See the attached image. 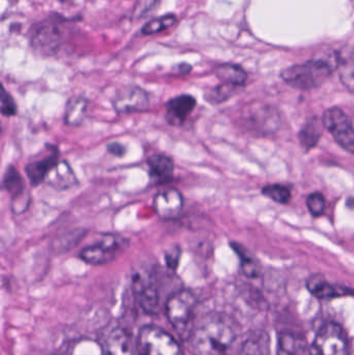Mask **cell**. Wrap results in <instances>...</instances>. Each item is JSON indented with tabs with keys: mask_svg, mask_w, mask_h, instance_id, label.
Returning <instances> with one entry per match:
<instances>
[{
	"mask_svg": "<svg viewBox=\"0 0 354 355\" xmlns=\"http://www.w3.org/2000/svg\"><path fill=\"white\" fill-rule=\"evenodd\" d=\"M236 337V325L230 317L209 314L195 323L189 339L193 355H227Z\"/></svg>",
	"mask_w": 354,
	"mask_h": 355,
	"instance_id": "obj_1",
	"label": "cell"
},
{
	"mask_svg": "<svg viewBox=\"0 0 354 355\" xmlns=\"http://www.w3.org/2000/svg\"><path fill=\"white\" fill-rule=\"evenodd\" d=\"M341 58L336 52H330L324 58L308 60L284 69L281 73L283 80L301 91H310L321 87L340 64Z\"/></svg>",
	"mask_w": 354,
	"mask_h": 355,
	"instance_id": "obj_2",
	"label": "cell"
},
{
	"mask_svg": "<svg viewBox=\"0 0 354 355\" xmlns=\"http://www.w3.org/2000/svg\"><path fill=\"white\" fill-rule=\"evenodd\" d=\"M70 22L62 15L55 14L35 24L30 33L33 49L44 56L55 54L66 43Z\"/></svg>",
	"mask_w": 354,
	"mask_h": 355,
	"instance_id": "obj_3",
	"label": "cell"
},
{
	"mask_svg": "<svg viewBox=\"0 0 354 355\" xmlns=\"http://www.w3.org/2000/svg\"><path fill=\"white\" fill-rule=\"evenodd\" d=\"M197 297L188 289H181L170 294L166 304V317L172 329L183 339H189L195 324Z\"/></svg>",
	"mask_w": 354,
	"mask_h": 355,
	"instance_id": "obj_4",
	"label": "cell"
},
{
	"mask_svg": "<svg viewBox=\"0 0 354 355\" xmlns=\"http://www.w3.org/2000/svg\"><path fill=\"white\" fill-rule=\"evenodd\" d=\"M136 352L139 355H184L177 340L155 325L141 327L137 336Z\"/></svg>",
	"mask_w": 354,
	"mask_h": 355,
	"instance_id": "obj_5",
	"label": "cell"
},
{
	"mask_svg": "<svg viewBox=\"0 0 354 355\" xmlns=\"http://www.w3.org/2000/svg\"><path fill=\"white\" fill-rule=\"evenodd\" d=\"M129 243L125 238L114 234H105L95 243L85 246L79 252V259L91 266H102L114 262Z\"/></svg>",
	"mask_w": 354,
	"mask_h": 355,
	"instance_id": "obj_6",
	"label": "cell"
},
{
	"mask_svg": "<svg viewBox=\"0 0 354 355\" xmlns=\"http://www.w3.org/2000/svg\"><path fill=\"white\" fill-rule=\"evenodd\" d=\"M316 355H351L348 338L342 327L326 323L316 335L314 342Z\"/></svg>",
	"mask_w": 354,
	"mask_h": 355,
	"instance_id": "obj_7",
	"label": "cell"
},
{
	"mask_svg": "<svg viewBox=\"0 0 354 355\" xmlns=\"http://www.w3.org/2000/svg\"><path fill=\"white\" fill-rule=\"evenodd\" d=\"M324 128L330 131L342 149L354 154V128L351 119L339 107L328 108L324 114Z\"/></svg>",
	"mask_w": 354,
	"mask_h": 355,
	"instance_id": "obj_8",
	"label": "cell"
},
{
	"mask_svg": "<svg viewBox=\"0 0 354 355\" xmlns=\"http://www.w3.org/2000/svg\"><path fill=\"white\" fill-rule=\"evenodd\" d=\"M112 107L120 114L147 112L150 107L149 93L137 85L121 87L112 99Z\"/></svg>",
	"mask_w": 354,
	"mask_h": 355,
	"instance_id": "obj_9",
	"label": "cell"
},
{
	"mask_svg": "<svg viewBox=\"0 0 354 355\" xmlns=\"http://www.w3.org/2000/svg\"><path fill=\"white\" fill-rule=\"evenodd\" d=\"M132 291L143 312L148 315L157 314L159 293L155 282L149 273L139 270L132 275Z\"/></svg>",
	"mask_w": 354,
	"mask_h": 355,
	"instance_id": "obj_10",
	"label": "cell"
},
{
	"mask_svg": "<svg viewBox=\"0 0 354 355\" xmlns=\"http://www.w3.org/2000/svg\"><path fill=\"white\" fill-rule=\"evenodd\" d=\"M153 208L159 218L174 220L182 214L184 198L176 188H166L156 193Z\"/></svg>",
	"mask_w": 354,
	"mask_h": 355,
	"instance_id": "obj_11",
	"label": "cell"
},
{
	"mask_svg": "<svg viewBox=\"0 0 354 355\" xmlns=\"http://www.w3.org/2000/svg\"><path fill=\"white\" fill-rule=\"evenodd\" d=\"M2 187L12 198V209L15 213L23 212L28 206L29 200H26V188L25 182L20 173L14 166H8L2 178Z\"/></svg>",
	"mask_w": 354,
	"mask_h": 355,
	"instance_id": "obj_12",
	"label": "cell"
},
{
	"mask_svg": "<svg viewBox=\"0 0 354 355\" xmlns=\"http://www.w3.org/2000/svg\"><path fill=\"white\" fill-rule=\"evenodd\" d=\"M197 106V99L189 94L176 96L166 102V121L170 126L182 127Z\"/></svg>",
	"mask_w": 354,
	"mask_h": 355,
	"instance_id": "obj_13",
	"label": "cell"
},
{
	"mask_svg": "<svg viewBox=\"0 0 354 355\" xmlns=\"http://www.w3.org/2000/svg\"><path fill=\"white\" fill-rule=\"evenodd\" d=\"M49 151L47 155L43 156L41 159L29 162L25 166V173L28 178L29 183L33 187H37L39 184L45 182L46 178L50 171L60 162V151L55 146H49Z\"/></svg>",
	"mask_w": 354,
	"mask_h": 355,
	"instance_id": "obj_14",
	"label": "cell"
},
{
	"mask_svg": "<svg viewBox=\"0 0 354 355\" xmlns=\"http://www.w3.org/2000/svg\"><path fill=\"white\" fill-rule=\"evenodd\" d=\"M148 170L154 185H168L175 176L174 160L166 154L157 153L148 157Z\"/></svg>",
	"mask_w": 354,
	"mask_h": 355,
	"instance_id": "obj_15",
	"label": "cell"
},
{
	"mask_svg": "<svg viewBox=\"0 0 354 355\" xmlns=\"http://www.w3.org/2000/svg\"><path fill=\"white\" fill-rule=\"evenodd\" d=\"M45 183L54 189L64 191L78 185L79 182L70 164L67 160H60L50 171Z\"/></svg>",
	"mask_w": 354,
	"mask_h": 355,
	"instance_id": "obj_16",
	"label": "cell"
},
{
	"mask_svg": "<svg viewBox=\"0 0 354 355\" xmlns=\"http://www.w3.org/2000/svg\"><path fill=\"white\" fill-rule=\"evenodd\" d=\"M247 119L251 123V126L254 127V130L262 135L274 132L280 126L278 112L272 110V107H253V110H249Z\"/></svg>",
	"mask_w": 354,
	"mask_h": 355,
	"instance_id": "obj_17",
	"label": "cell"
},
{
	"mask_svg": "<svg viewBox=\"0 0 354 355\" xmlns=\"http://www.w3.org/2000/svg\"><path fill=\"white\" fill-rule=\"evenodd\" d=\"M308 290L319 300H332L341 296L351 295L353 291L342 286L333 285L321 275H314L307 282Z\"/></svg>",
	"mask_w": 354,
	"mask_h": 355,
	"instance_id": "obj_18",
	"label": "cell"
},
{
	"mask_svg": "<svg viewBox=\"0 0 354 355\" xmlns=\"http://www.w3.org/2000/svg\"><path fill=\"white\" fill-rule=\"evenodd\" d=\"M106 355H135V348L130 334L121 327L112 329L105 340Z\"/></svg>",
	"mask_w": 354,
	"mask_h": 355,
	"instance_id": "obj_19",
	"label": "cell"
},
{
	"mask_svg": "<svg viewBox=\"0 0 354 355\" xmlns=\"http://www.w3.org/2000/svg\"><path fill=\"white\" fill-rule=\"evenodd\" d=\"M89 101L83 96H73L68 100L64 110V124L71 127L82 125L89 112Z\"/></svg>",
	"mask_w": 354,
	"mask_h": 355,
	"instance_id": "obj_20",
	"label": "cell"
},
{
	"mask_svg": "<svg viewBox=\"0 0 354 355\" xmlns=\"http://www.w3.org/2000/svg\"><path fill=\"white\" fill-rule=\"evenodd\" d=\"M278 355H312V352L301 335L285 331L278 337Z\"/></svg>",
	"mask_w": 354,
	"mask_h": 355,
	"instance_id": "obj_21",
	"label": "cell"
},
{
	"mask_svg": "<svg viewBox=\"0 0 354 355\" xmlns=\"http://www.w3.org/2000/svg\"><path fill=\"white\" fill-rule=\"evenodd\" d=\"M324 128V121L319 120L316 116L308 121L305 126L301 128L299 135L301 147L307 151L313 149L317 145L319 139H321Z\"/></svg>",
	"mask_w": 354,
	"mask_h": 355,
	"instance_id": "obj_22",
	"label": "cell"
},
{
	"mask_svg": "<svg viewBox=\"0 0 354 355\" xmlns=\"http://www.w3.org/2000/svg\"><path fill=\"white\" fill-rule=\"evenodd\" d=\"M240 355H270L267 335L263 331L251 333L242 344Z\"/></svg>",
	"mask_w": 354,
	"mask_h": 355,
	"instance_id": "obj_23",
	"label": "cell"
},
{
	"mask_svg": "<svg viewBox=\"0 0 354 355\" xmlns=\"http://www.w3.org/2000/svg\"><path fill=\"white\" fill-rule=\"evenodd\" d=\"M215 75L222 83H230L242 87L247 80V74L245 69L238 64H224L216 67Z\"/></svg>",
	"mask_w": 354,
	"mask_h": 355,
	"instance_id": "obj_24",
	"label": "cell"
},
{
	"mask_svg": "<svg viewBox=\"0 0 354 355\" xmlns=\"http://www.w3.org/2000/svg\"><path fill=\"white\" fill-rule=\"evenodd\" d=\"M231 246L240 258L242 272L251 279L259 277L260 272H261V267H260L259 262L256 260L255 257L251 252H247V248H243L241 244L232 242Z\"/></svg>",
	"mask_w": 354,
	"mask_h": 355,
	"instance_id": "obj_25",
	"label": "cell"
},
{
	"mask_svg": "<svg viewBox=\"0 0 354 355\" xmlns=\"http://www.w3.org/2000/svg\"><path fill=\"white\" fill-rule=\"evenodd\" d=\"M241 87L230 85V83H222L220 85L210 89L205 94L206 101L209 102L212 105H218V104L224 103L232 98L235 94L238 92Z\"/></svg>",
	"mask_w": 354,
	"mask_h": 355,
	"instance_id": "obj_26",
	"label": "cell"
},
{
	"mask_svg": "<svg viewBox=\"0 0 354 355\" xmlns=\"http://www.w3.org/2000/svg\"><path fill=\"white\" fill-rule=\"evenodd\" d=\"M177 22V16L175 14L163 15L159 18L153 19L143 25L141 33L145 35H155L166 31L170 27L174 26Z\"/></svg>",
	"mask_w": 354,
	"mask_h": 355,
	"instance_id": "obj_27",
	"label": "cell"
},
{
	"mask_svg": "<svg viewBox=\"0 0 354 355\" xmlns=\"http://www.w3.org/2000/svg\"><path fill=\"white\" fill-rule=\"evenodd\" d=\"M339 77L342 85L354 94V56L341 60L338 67Z\"/></svg>",
	"mask_w": 354,
	"mask_h": 355,
	"instance_id": "obj_28",
	"label": "cell"
},
{
	"mask_svg": "<svg viewBox=\"0 0 354 355\" xmlns=\"http://www.w3.org/2000/svg\"><path fill=\"white\" fill-rule=\"evenodd\" d=\"M262 193L280 204H288L291 200L290 189L287 186L280 185V184L265 186L262 189Z\"/></svg>",
	"mask_w": 354,
	"mask_h": 355,
	"instance_id": "obj_29",
	"label": "cell"
},
{
	"mask_svg": "<svg viewBox=\"0 0 354 355\" xmlns=\"http://www.w3.org/2000/svg\"><path fill=\"white\" fill-rule=\"evenodd\" d=\"M104 352L99 343L89 339L76 342L70 349V355H103Z\"/></svg>",
	"mask_w": 354,
	"mask_h": 355,
	"instance_id": "obj_30",
	"label": "cell"
},
{
	"mask_svg": "<svg viewBox=\"0 0 354 355\" xmlns=\"http://www.w3.org/2000/svg\"><path fill=\"white\" fill-rule=\"evenodd\" d=\"M307 206L310 213L313 216L318 217L324 214L326 210V198L319 192H314L308 196Z\"/></svg>",
	"mask_w": 354,
	"mask_h": 355,
	"instance_id": "obj_31",
	"label": "cell"
},
{
	"mask_svg": "<svg viewBox=\"0 0 354 355\" xmlns=\"http://www.w3.org/2000/svg\"><path fill=\"white\" fill-rule=\"evenodd\" d=\"M1 114L6 118H10V116H15L18 114V106H17L16 102H15L14 98L12 97L8 92L2 87L1 93Z\"/></svg>",
	"mask_w": 354,
	"mask_h": 355,
	"instance_id": "obj_32",
	"label": "cell"
},
{
	"mask_svg": "<svg viewBox=\"0 0 354 355\" xmlns=\"http://www.w3.org/2000/svg\"><path fill=\"white\" fill-rule=\"evenodd\" d=\"M181 256H182V250L180 245L175 244L170 246L164 252V261H166V266L172 270H176L178 268L179 263H180Z\"/></svg>",
	"mask_w": 354,
	"mask_h": 355,
	"instance_id": "obj_33",
	"label": "cell"
},
{
	"mask_svg": "<svg viewBox=\"0 0 354 355\" xmlns=\"http://www.w3.org/2000/svg\"><path fill=\"white\" fill-rule=\"evenodd\" d=\"M157 1L158 0H139L135 6L134 12H133L135 18L145 17L150 10H153Z\"/></svg>",
	"mask_w": 354,
	"mask_h": 355,
	"instance_id": "obj_34",
	"label": "cell"
},
{
	"mask_svg": "<svg viewBox=\"0 0 354 355\" xmlns=\"http://www.w3.org/2000/svg\"><path fill=\"white\" fill-rule=\"evenodd\" d=\"M107 151L114 157L122 158L126 154V148L120 143H110L107 145Z\"/></svg>",
	"mask_w": 354,
	"mask_h": 355,
	"instance_id": "obj_35",
	"label": "cell"
},
{
	"mask_svg": "<svg viewBox=\"0 0 354 355\" xmlns=\"http://www.w3.org/2000/svg\"><path fill=\"white\" fill-rule=\"evenodd\" d=\"M176 70L179 74L186 75L191 72L193 67L189 64H186V62H183V64H178V66L176 67Z\"/></svg>",
	"mask_w": 354,
	"mask_h": 355,
	"instance_id": "obj_36",
	"label": "cell"
}]
</instances>
